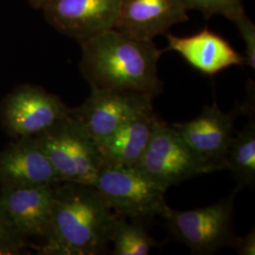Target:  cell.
I'll return each mask as SVG.
<instances>
[{
    "mask_svg": "<svg viewBox=\"0 0 255 255\" xmlns=\"http://www.w3.org/2000/svg\"><path fill=\"white\" fill-rule=\"evenodd\" d=\"M81 44V70L91 88L136 92L152 98L163 90L158 62L164 50L153 40L112 28Z\"/></svg>",
    "mask_w": 255,
    "mask_h": 255,
    "instance_id": "cell-1",
    "label": "cell"
},
{
    "mask_svg": "<svg viewBox=\"0 0 255 255\" xmlns=\"http://www.w3.org/2000/svg\"><path fill=\"white\" fill-rule=\"evenodd\" d=\"M50 230L40 254L99 255L108 251L119 217L93 185L59 182Z\"/></svg>",
    "mask_w": 255,
    "mask_h": 255,
    "instance_id": "cell-2",
    "label": "cell"
},
{
    "mask_svg": "<svg viewBox=\"0 0 255 255\" xmlns=\"http://www.w3.org/2000/svg\"><path fill=\"white\" fill-rule=\"evenodd\" d=\"M31 137L52 164L60 182L94 184L103 167L101 149L71 113Z\"/></svg>",
    "mask_w": 255,
    "mask_h": 255,
    "instance_id": "cell-3",
    "label": "cell"
},
{
    "mask_svg": "<svg viewBox=\"0 0 255 255\" xmlns=\"http://www.w3.org/2000/svg\"><path fill=\"white\" fill-rule=\"evenodd\" d=\"M93 186L120 218L146 220L170 208L164 200L167 188L135 167L103 166Z\"/></svg>",
    "mask_w": 255,
    "mask_h": 255,
    "instance_id": "cell-4",
    "label": "cell"
},
{
    "mask_svg": "<svg viewBox=\"0 0 255 255\" xmlns=\"http://www.w3.org/2000/svg\"><path fill=\"white\" fill-rule=\"evenodd\" d=\"M240 189L237 185L228 197L205 207L188 211L169 208L162 217L166 228L194 255H213L225 247L232 248L236 237L234 202Z\"/></svg>",
    "mask_w": 255,
    "mask_h": 255,
    "instance_id": "cell-5",
    "label": "cell"
},
{
    "mask_svg": "<svg viewBox=\"0 0 255 255\" xmlns=\"http://www.w3.org/2000/svg\"><path fill=\"white\" fill-rule=\"evenodd\" d=\"M132 167L167 189L183 181L218 171L192 150L173 126L160 119L146 149Z\"/></svg>",
    "mask_w": 255,
    "mask_h": 255,
    "instance_id": "cell-6",
    "label": "cell"
},
{
    "mask_svg": "<svg viewBox=\"0 0 255 255\" xmlns=\"http://www.w3.org/2000/svg\"><path fill=\"white\" fill-rule=\"evenodd\" d=\"M152 100V97L136 92L92 88L90 96L70 113L99 145L128 120L153 110Z\"/></svg>",
    "mask_w": 255,
    "mask_h": 255,
    "instance_id": "cell-7",
    "label": "cell"
},
{
    "mask_svg": "<svg viewBox=\"0 0 255 255\" xmlns=\"http://www.w3.org/2000/svg\"><path fill=\"white\" fill-rule=\"evenodd\" d=\"M70 113L60 98L40 87L25 86L10 94L1 108L7 131L17 138L34 136Z\"/></svg>",
    "mask_w": 255,
    "mask_h": 255,
    "instance_id": "cell-8",
    "label": "cell"
},
{
    "mask_svg": "<svg viewBox=\"0 0 255 255\" xmlns=\"http://www.w3.org/2000/svg\"><path fill=\"white\" fill-rule=\"evenodd\" d=\"M119 5L120 0H50L44 8L53 27L82 43L115 28Z\"/></svg>",
    "mask_w": 255,
    "mask_h": 255,
    "instance_id": "cell-9",
    "label": "cell"
},
{
    "mask_svg": "<svg viewBox=\"0 0 255 255\" xmlns=\"http://www.w3.org/2000/svg\"><path fill=\"white\" fill-rule=\"evenodd\" d=\"M237 117V112H223L214 102L211 106H205L196 119L174 123L172 126L196 154L218 170H222L226 168V156L234 137Z\"/></svg>",
    "mask_w": 255,
    "mask_h": 255,
    "instance_id": "cell-10",
    "label": "cell"
},
{
    "mask_svg": "<svg viewBox=\"0 0 255 255\" xmlns=\"http://www.w3.org/2000/svg\"><path fill=\"white\" fill-rule=\"evenodd\" d=\"M59 182L52 164L32 137L19 138L0 152L2 189L53 186Z\"/></svg>",
    "mask_w": 255,
    "mask_h": 255,
    "instance_id": "cell-11",
    "label": "cell"
},
{
    "mask_svg": "<svg viewBox=\"0 0 255 255\" xmlns=\"http://www.w3.org/2000/svg\"><path fill=\"white\" fill-rule=\"evenodd\" d=\"M183 0H120L115 28L132 36L153 40L188 20Z\"/></svg>",
    "mask_w": 255,
    "mask_h": 255,
    "instance_id": "cell-12",
    "label": "cell"
},
{
    "mask_svg": "<svg viewBox=\"0 0 255 255\" xmlns=\"http://www.w3.org/2000/svg\"><path fill=\"white\" fill-rule=\"evenodd\" d=\"M53 186L2 189L0 207L25 239L47 238L54 201Z\"/></svg>",
    "mask_w": 255,
    "mask_h": 255,
    "instance_id": "cell-13",
    "label": "cell"
},
{
    "mask_svg": "<svg viewBox=\"0 0 255 255\" xmlns=\"http://www.w3.org/2000/svg\"><path fill=\"white\" fill-rule=\"evenodd\" d=\"M164 34L168 43L164 51H176L193 68L210 77L231 66L246 64L245 57L236 51L223 37L207 27L191 36Z\"/></svg>",
    "mask_w": 255,
    "mask_h": 255,
    "instance_id": "cell-14",
    "label": "cell"
},
{
    "mask_svg": "<svg viewBox=\"0 0 255 255\" xmlns=\"http://www.w3.org/2000/svg\"><path fill=\"white\" fill-rule=\"evenodd\" d=\"M158 119L153 110L139 114L99 144L103 166H134L146 149Z\"/></svg>",
    "mask_w": 255,
    "mask_h": 255,
    "instance_id": "cell-15",
    "label": "cell"
},
{
    "mask_svg": "<svg viewBox=\"0 0 255 255\" xmlns=\"http://www.w3.org/2000/svg\"><path fill=\"white\" fill-rule=\"evenodd\" d=\"M238 186L254 188L255 184V122L251 120L237 137H233L225 161Z\"/></svg>",
    "mask_w": 255,
    "mask_h": 255,
    "instance_id": "cell-16",
    "label": "cell"
},
{
    "mask_svg": "<svg viewBox=\"0 0 255 255\" xmlns=\"http://www.w3.org/2000/svg\"><path fill=\"white\" fill-rule=\"evenodd\" d=\"M115 255H147L156 242L141 224L128 223L119 217L113 232L112 242Z\"/></svg>",
    "mask_w": 255,
    "mask_h": 255,
    "instance_id": "cell-17",
    "label": "cell"
},
{
    "mask_svg": "<svg viewBox=\"0 0 255 255\" xmlns=\"http://www.w3.org/2000/svg\"><path fill=\"white\" fill-rule=\"evenodd\" d=\"M187 9H198L205 18L220 14L232 22L245 12L243 0H183Z\"/></svg>",
    "mask_w": 255,
    "mask_h": 255,
    "instance_id": "cell-18",
    "label": "cell"
},
{
    "mask_svg": "<svg viewBox=\"0 0 255 255\" xmlns=\"http://www.w3.org/2000/svg\"><path fill=\"white\" fill-rule=\"evenodd\" d=\"M26 244V239L14 228L5 212L0 207V255L18 254Z\"/></svg>",
    "mask_w": 255,
    "mask_h": 255,
    "instance_id": "cell-19",
    "label": "cell"
},
{
    "mask_svg": "<svg viewBox=\"0 0 255 255\" xmlns=\"http://www.w3.org/2000/svg\"><path fill=\"white\" fill-rule=\"evenodd\" d=\"M237 26L246 46V64L254 70L255 68V24L247 16L246 12L233 21Z\"/></svg>",
    "mask_w": 255,
    "mask_h": 255,
    "instance_id": "cell-20",
    "label": "cell"
},
{
    "mask_svg": "<svg viewBox=\"0 0 255 255\" xmlns=\"http://www.w3.org/2000/svg\"><path fill=\"white\" fill-rule=\"evenodd\" d=\"M232 248L240 255H255V231L253 229L245 237H236Z\"/></svg>",
    "mask_w": 255,
    "mask_h": 255,
    "instance_id": "cell-21",
    "label": "cell"
},
{
    "mask_svg": "<svg viewBox=\"0 0 255 255\" xmlns=\"http://www.w3.org/2000/svg\"><path fill=\"white\" fill-rule=\"evenodd\" d=\"M50 0H29L32 6L35 8H44Z\"/></svg>",
    "mask_w": 255,
    "mask_h": 255,
    "instance_id": "cell-22",
    "label": "cell"
}]
</instances>
